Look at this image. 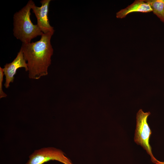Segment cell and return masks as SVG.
I'll list each match as a JSON object with an SVG mask.
<instances>
[{"mask_svg": "<svg viewBox=\"0 0 164 164\" xmlns=\"http://www.w3.org/2000/svg\"><path fill=\"white\" fill-rule=\"evenodd\" d=\"M145 1L150 5L153 13L164 23V0H147Z\"/></svg>", "mask_w": 164, "mask_h": 164, "instance_id": "8", "label": "cell"}, {"mask_svg": "<svg viewBox=\"0 0 164 164\" xmlns=\"http://www.w3.org/2000/svg\"><path fill=\"white\" fill-rule=\"evenodd\" d=\"M56 160L64 164H73L61 150L52 147L36 150L29 156L26 164H43L50 160Z\"/></svg>", "mask_w": 164, "mask_h": 164, "instance_id": "4", "label": "cell"}, {"mask_svg": "<svg viewBox=\"0 0 164 164\" xmlns=\"http://www.w3.org/2000/svg\"><path fill=\"white\" fill-rule=\"evenodd\" d=\"M51 0H42L40 7L36 6L34 2L31 9L35 14L37 21V25L43 33L54 32L53 28L50 24L48 14Z\"/></svg>", "mask_w": 164, "mask_h": 164, "instance_id": "5", "label": "cell"}, {"mask_svg": "<svg viewBox=\"0 0 164 164\" xmlns=\"http://www.w3.org/2000/svg\"><path fill=\"white\" fill-rule=\"evenodd\" d=\"M152 11L150 5L144 0H135L131 5L122 9L116 13V17L122 19L128 14L133 12L147 13Z\"/></svg>", "mask_w": 164, "mask_h": 164, "instance_id": "7", "label": "cell"}, {"mask_svg": "<svg viewBox=\"0 0 164 164\" xmlns=\"http://www.w3.org/2000/svg\"><path fill=\"white\" fill-rule=\"evenodd\" d=\"M54 32L43 33L36 42L22 43L20 49L27 62L29 78L37 80L48 75L53 53L51 39Z\"/></svg>", "mask_w": 164, "mask_h": 164, "instance_id": "1", "label": "cell"}, {"mask_svg": "<svg viewBox=\"0 0 164 164\" xmlns=\"http://www.w3.org/2000/svg\"><path fill=\"white\" fill-rule=\"evenodd\" d=\"M155 164H164V162H162L157 160L156 159L153 162Z\"/></svg>", "mask_w": 164, "mask_h": 164, "instance_id": "10", "label": "cell"}, {"mask_svg": "<svg viewBox=\"0 0 164 164\" xmlns=\"http://www.w3.org/2000/svg\"><path fill=\"white\" fill-rule=\"evenodd\" d=\"M23 67L26 71H28L27 63L26 60L22 51L21 49L18 53L15 58L11 63H6L3 68L5 81L4 86L6 88L10 86V84L13 83L14 76L17 70L19 68Z\"/></svg>", "mask_w": 164, "mask_h": 164, "instance_id": "6", "label": "cell"}, {"mask_svg": "<svg viewBox=\"0 0 164 164\" xmlns=\"http://www.w3.org/2000/svg\"><path fill=\"white\" fill-rule=\"evenodd\" d=\"M33 2L32 0H29L13 15V35L22 43H30L32 39L43 33L37 25L33 24L30 19V10Z\"/></svg>", "mask_w": 164, "mask_h": 164, "instance_id": "2", "label": "cell"}, {"mask_svg": "<svg viewBox=\"0 0 164 164\" xmlns=\"http://www.w3.org/2000/svg\"><path fill=\"white\" fill-rule=\"evenodd\" d=\"M4 75L3 68L0 67V98L6 97L7 96V95L2 89V83Z\"/></svg>", "mask_w": 164, "mask_h": 164, "instance_id": "9", "label": "cell"}, {"mask_svg": "<svg viewBox=\"0 0 164 164\" xmlns=\"http://www.w3.org/2000/svg\"><path fill=\"white\" fill-rule=\"evenodd\" d=\"M150 112H144L140 109L136 114V125L134 140L146 151L150 156L152 162L156 159L153 156L149 141L152 132L147 122V119L150 114Z\"/></svg>", "mask_w": 164, "mask_h": 164, "instance_id": "3", "label": "cell"}]
</instances>
